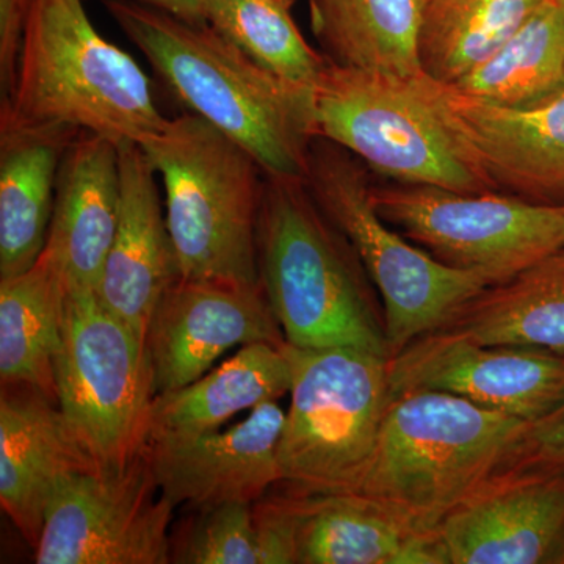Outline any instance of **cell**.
<instances>
[{"instance_id": "cell-12", "label": "cell", "mask_w": 564, "mask_h": 564, "mask_svg": "<svg viewBox=\"0 0 564 564\" xmlns=\"http://www.w3.org/2000/svg\"><path fill=\"white\" fill-rule=\"evenodd\" d=\"M415 85L491 191L564 199V88L525 106L484 101L419 74Z\"/></svg>"}, {"instance_id": "cell-31", "label": "cell", "mask_w": 564, "mask_h": 564, "mask_svg": "<svg viewBox=\"0 0 564 564\" xmlns=\"http://www.w3.org/2000/svg\"><path fill=\"white\" fill-rule=\"evenodd\" d=\"M32 0H0V88L7 95L13 87L22 28Z\"/></svg>"}, {"instance_id": "cell-34", "label": "cell", "mask_w": 564, "mask_h": 564, "mask_svg": "<svg viewBox=\"0 0 564 564\" xmlns=\"http://www.w3.org/2000/svg\"><path fill=\"white\" fill-rule=\"evenodd\" d=\"M261 2L272 3V6L281 7V9L292 10L295 0H261Z\"/></svg>"}, {"instance_id": "cell-4", "label": "cell", "mask_w": 564, "mask_h": 564, "mask_svg": "<svg viewBox=\"0 0 564 564\" xmlns=\"http://www.w3.org/2000/svg\"><path fill=\"white\" fill-rule=\"evenodd\" d=\"M85 0H32L13 87L0 109L21 121L61 124L141 144L169 118L139 63L104 39Z\"/></svg>"}, {"instance_id": "cell-17", "label": "cell", "mask_w": 564, "mask_h": 564, "mask_svg": "<svg viewBox=\"0 0 564 564\" xmlns=\"http://www.w3.org/2000/svg\"><path fill=\"white\" fill-rule=\"evenodd\" d=\"M120 148L121 202L117 231L99 281V302L147 340L152 314L181 280L158 174L140 144Z\"/></svg>"}, {"instance_id": "cell-29", "label": "cell", "mask_w": 564, "mask_h": 564, "mask_svg": "<svg viewBox=\"0 0 564 564\" xmlns=\"http://www.w3.org/2000/svg\"><path fill=\"white\" fill-rule=\"evenodd\" d=\"M252 505L226 502L192 510L172 532L170 562L261 564Z\"/></svg>"}, {"instance_id": "cell-32", "label": "cell", "mask_w": 564, "mask_h": 564, "mask_svg": "<svg viewBox=\"0 0 564 564\" xmlns=\"http://www.w3.org/2000/svg\"><path fill=\"white\" fill-rule=\"evenodd\" d=\"M87 2V0H85ZM165 11L191 24H207L210 0H132Z\"/></svg>"}, {"instance_id": "cell-35", "label": "cell", "mask_w": 564, "mask_h": 564, "mask_svg": "<svg viewBox=\"0 0 564 564\" xmlns=\"http://www.w3.org/2000/svg\"><path fill=\"white\" fill-rule=\"evenodd\" d=\"M563 3H564V0H563Z\"/></svg>"}, {"instance_id": "cell-23", "label": "cell", "mask_w": 564, "mask_h": 564, "mask_svg": "<svg viewBox=\"0 0 564 564\" xmlns=\"http://www.w3.org/2000/svg\"><path fill=\"white\" fill-rule=\"evenodd\" d=\"M443 329L564 356V247L467 303Z\"/></svg>"}, {"instance_id": "cell-1", "label": "cell", "mask_w": 564, "mask_h": 564, "mask_svg": "<svg viewBox=\"0 0 564 564\" xmlns=\"http://www.w3.org/2000/svg\"><path fill=\"white\" fill-rule=\"evenodd\" d=\"M104 2L187 111L242 144L270 176L304 181L317 139L314 90L270 73L209 24L132 0Z\"/></svg>"}, {"instance_id": "cell-27", "label": "cell", "mask_w": 564, "mask_h": 564, "mask_svg": "<svg viewBox=\"0 0 564 564\" xmlns=\"http://www.w3.org/2000/svg\"><path fill=\"white\" fill-rule=\"evenodd\" d=\"M452 87L502 106H525L563 90V0H544L502 50Z\"/></svg>"}, {"instance_id": "cell-13", "label": "cell", "mask_w": 564, "mask_h": 564, "mask_svg": "<svg viewBox=\"0 0 564 564\" xmlns=\"http://www.w3.org/2000/svg\"><path fill=\"white\" fill-rule=\"evenodd\" d=\"M389 388L391 397L447 392L534 423L564 402V356L437 329L389 359Z\"/></svg>"}, {"instance_id": "cell-33", "label": "cell", "mask_w": 564, "mask_h": 564, "mask_svg": "<svg viewBox=\"0 0 564 564\" xmlns=\"http://www.w3.org/2000/svg\"><path fill=\"white\" fill-rule=\"evenodd\" d=\"M549 563L564 564V532L562 538H560L558 544H556L554 552H552V556L551 560H549Z\"/></svg>"}, {"instance_id": "cell-30", "label": "cell", "mask_w": 564, "mask_h": 564, "mask_svg": "<svg viewBox=\"0 0 564 564\" xmlns=\"http://www.w3.org/2000/svg\"><path fill=\"white\" fill-rule=\"evenodd\" d=\"M508 469L564 475V402L530 425L524 443Z\"/></svg>"}, {"instance_id": "cell-15", "label": "cell", "mask_w": 564, "mask_h": 564, "mask_svg": "<svg viewBox=\"0 0 564 564\" xmlns=\"http://www.w3.org/2000/svg\"><path fill=\"white\" fill-rule=\"evenodd\" d=\"M285 413L278 400L259 404L226 432L147 444L152 475L174 508L256 503L281 484L278 448Z\"/></svg>"}, {"instance_id": "cell-9", "label": "cell", "mask_w": 564, "mask_h": 564, "mask_svg": "<svg viewBox=\"0 0 564 564\" xmlns=\"http://www.w3.org/2000/svg\"><path fill=\"white\" fill-rule=\"evenodd\" d=\"M414 77L329 62L314 90L317 139L339 144L400 184L491 192L464 161Z\"/></svg>"}, {"instance_id": "cell-16", "label": "cell", "mask_w": 564, "mask_h": 564, "mask_svg": "<svg viewBox=\"0 0 564 564\" xmlns=\"http://www.w3.org/2000/svg\"><path fill=\"white\" fill-rule=\"evenodd\" d=\"M564 532V475L507 469L440 527L448 564L549 563Z\"/></svg>"}, {"instance_id": "cell-14", "label": "cell", "mask_w": 564, "mask_h": 564, "mask_svg": "<svg viewBox=\"0 0 564 564\" xmlns=\"http://www.w3.org/2000/svg\"><path fill=\"white\" fill-rule=\"evenodd\" d=\"M261 343H285L262 282L181 278L162 296L148 326L154 397L198 380L231 348Z\"/></svg>"}, {"instance_id": "cell-2", "label": "cell", "mask_w": 564, "mask_h": 564, "mask_svg": "<svg viewBox=\"0 0 564 564\" xmlns=\"http://www.w3.org/2000/svg\"><path fill=\"white\" fill-rule=\"evenodd\" d=\"M530 425L447 392L391 397L369 466L347 496L437 534L452 511L513 464Z\"/></svg>"}, {"instance_id": "cell-20", "label": "cell", "mask_w": 564, "mask_h": 564, "mask_svg": "<svg viewBox=\"0 0 564 564\" xmlns=\"http://www.w3.org/2000/svg\"><path fill=\"white\" fill-rule=\"evenodd\" d=\"M79 133L0 109V280L28 272L43 254L58 172Z\"/></svg>"}, {"instance_id": "cell-5", "label": "cell", "mask_w": 564, "mask_h": 564, "mask_svg": "<svg viewBox=\"0 0 564 564\" xmlns=\"http://www.w3.org/2000/svg\"><path fill=\"white\" fill-rule=\"evenodd\" d=\"M165 192L182 280L261 282L258 225L265 172L250 151L192 111L140 144Z\"/></svg>"}, {"instance_id": "cell-8", "label": "cell", "mask_w": 564, "mask_h": 564, "mask_svg": "<svg viewBox=\"0 0 564 564\" xmlns=\"http://www.w3.org/2000/svg\"><path fill=\"white\" fill-rule=\"evenodd\" d=\"M55 386L66 422L101 469L143 454L154 399L147 340L96 292L66 291Z\"/></svg>"}, {"instance_id": "cell-24", "label": "cell", "mask_w": 564, "mask_h": 564, "mask_svg": "<svg viewBox=\"0 0 564 564\" xmlns=\"http://www.w3.org/2000/svg\"><path fill=\"white\" fill-rule=\"evenodd\" d=\"M66 288L46 252L28 272L0 280V378L57 404L55 359L62 345Z\"/></svg>"}, {"instance_id": "cell-28", "label": "cell", "mask_w": 564, "mask_h": 564, "mask_svg": "<svg viewBox=\"0 0 564 564\" xmlns=\"http://www.w3.org/2000/svg\"><path fill=\"white\" fill-rule=\"evenodd\" d=\"M207 24L270 73L315 90L329 61L315 51L291 10L261 0H210Z\"/></svg>"}, {"instance_id": "cell-26", "label": "cell", "mask_w": 564, "mask_h": 564, "mask_svg": "<svg viewBox=\"0 0 564 564\" xmlns=\"http://www.w3.org/2000/svg\"><path fill=\"white\" fill-rule=\"evenodd\" d=\"M544 0H423L417 57L423 76L456 84L502 50Z\"/></svg>"}, {"instance_id": "cell-18", "label": "cell", "mask_w": 564, "mask_h": 564, "mask_svg": "<svg viewBox=\"0 0 564 564\" xmlns=\"http://www.w3.org/2000/svg\"><path fill=\"white\" fill-rule=\"evenodd\" d=\"M99 469L58 404L28 386L2 384L0 503L31 547L39 545L47 502L63 478Z\"/></svg>"}, {"instance_id": "cell-7", "label": "cell", "mask_w": 564, "mask_h": 564, "mask_svg": "<svg viewBox=\"0 0 564 564\" xmlns=\"http://www.w3.org/2000/svg\"><path fill=\"white\" fill-rule=\"evenodd\" d=\"M292 370L278 459L282 488L352 494L362 480L391 403L389 358L356 348L284 343Z\"/></svg>"}, {"instance_id": "cell-10", "label": "cell", "mask_w": 564, "mask_h": 564, "mask_svg": "<svg viewBox=\"0 0 564 564\" xmlns=\"http://www.w3.org/2000/svg\"><path fill=\"white\" fill-rule=\"evenodd\" d=\"M378 214L437 261L502 284L564 247V203L436 185L372 187Z\"/></svg>"}, {"instance_id": "cell-25", "label": "cell", "mask_w": 564, "mask_h": 564, "mask_svg": "<svg viewBox=\"0 0 564 564\" xmlns=\"http://www.w3.org/2000/svg\"><path fill=\"white\" fill-rule=\"evenodd\" d=\"M423 0H307L311 31L329 62L393 76L422 74Z\"/></svg>"}, {"instance_id": "cell-6", "label": "cell", "mask_w": 564, "mask_h": 564, "mask_svg": "<svg viewBox=\"0 0 564 564\" xmlns=\"http://www.w3.org/2000/svg\"><path fill=\"white\" fill-rule=\"evenodd\" d=\"M328 220L347 237L383 304L389 359L454 321L492 282L455 269L383 220L362 162L339 144L315 139L304 177Z\"/></svg>"}, {"instance_id": "cell-22", "label": "cell", "mask_w": 564, "mask_h": 564, "mask_svg": "<svg viewBox=\"0 0 564 564\" xmlns=\"http://www.w3.org/2000/svg\"><path fill=\"white\" fill-rule=\"evenodd\" d=\"M291 384V364L282 345H245L218 369L152 399L147 444L217 432L234 415L281 399Z\"/></svg>"}, {"instance_id": "cell-3", "label": "cell", "mask_w": 564, "mask_h": 564, "mask_svg": "<svg viewBox=\"0 0 564 564\" xmlns=\"http://www.w3.org/2000/svg\"><path fill=\"white\" fill-rule=\"evenodd\" d=\"M259 274L285 343L347 347L389 358L383 304L355 248L304 181L265 174Z\"/></svg>"}, {"instance_id": "cell-19", "label": "cell", "mask_w": 564, "mask_h": 564, "mask_svg": "<svg viewBox=\"0 0 564 564\" xmlns=\"http://www.w3.org/2000/svg\"><path fill=\"white\" fill-rule=\"evenodd\" d=\"M120 202V148L106 137L80 132L62 161L43 251L61 272L66 291H98Z\"/></svg>"}, {"instance_id": "cell-21", "label": "cell", "mask_w": 564, "mask_h": 564, "mask_svg": "<svg viewBox=\"0 0 564 564\" xmlns=\"http://www.w3.org/2000/svg\"><path fill=\"white\" fill-rule=\"evenodd\" d=\"M295 564H448L440 533L415 532L361 497L288 491Z\"/></svg>"}, {"instance_id": "cell-11", "label": "cell", "mask_w": 564, "mask_h": 564, "mask_svg": "<svg viewBox=\"0 0 564 564\" xmlns=\"http://www.w3.org/2000/svg\"><path fill=\"white\" fill-rule=\"evenodd\" d=\"M174 510L159 491L147 448L121 469L68 475L47 502L35 563H172Z\"/></svg>"}]
</instances>
